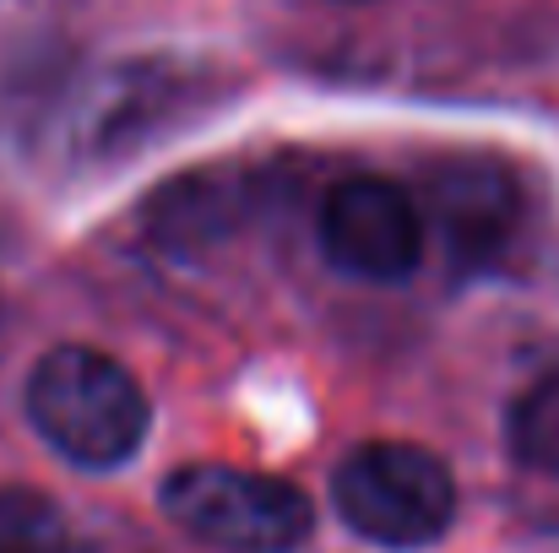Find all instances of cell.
I'll use <instances>...</instances> for the list:
<instances>
[{
	"mask_svg": "<svg viewBox=\"0 0 559 553\" xmlns=\"http://www.w3.org/2000/svg\"><path fill=\"white\" fill-rule=\"evenodd\" d=\"M321 250L343 277L402 282L424 255V212L402 184L354 175L321 201Z\"/></svg>",
	"mask_w": 559,
	"mask_h": 553,
	"instance_id": "277c9868",
	"label": "cell"
},
{
	"mask_svg": "<svg viewBox=\"0 0 559 553\" xmlns=\"http://www.w3.org/2000/svg\"><path fill=\"white\" fill-rule=\"evenodd\" d=\"M66 521L38 489H0V553H60Z\"/></svg>",
	"mask_w": 559,
	"mask_h": 553,
	"instance_id": "52a82bcc",
	"label": "cell"
},
{
	"mask_svg": "<svg viewBox=\"0 0 559 553\" xmlns=\"http://www.w3.org/2000/svg\"><path fill=\"white\" fill-rule=\"evenodd\" d=\"M27 418L49 450L71 467L109 472L126 467L153 423L147 390L131 369L98 348H49L27 374Z\"/></svg>",
	"mask_w": 559,
	"mask_h": 553,
	"instance_id": "6da1fadb",
	"label": "cell"
},
{
	"mask_svg": "<svg viewBox=\"0 0 559 553\" xmlns=\"http://www.w3.org/2000/svg\"><path fill=\"white\" fill-rule=\"evenodd\" d=\"M435 201H440V223L467 250H495L516 223V190L500 169H467V180L440 184Z\"/></svg>",
	"mask_w": 559,
	"mask_h": 553,
	"instance_id": "5b68a950",
	"label": "cell"
},
{
	"mask_svg": "<svg viewBox=\"0 0 559 553\" xmlns=\"http://www.w3.org/2000/svg\"><path fill=\"white\" fill-rule=\"evenodd\" d=\"M511 456L533 472L559 478V369L533 380L511 407Z\"/></svg>",
	"mask_w": 559,
	"mask_h": 553,
	"instance_id": "8992f818",
	"label": "cell"
},
{
	"mask_svg": "<svg viewBox=\"0 0 559 553\" xmlns=\"http://www.w3.org/2000/svg\"><path fill=\"white\" fill-rule=\"evenodd\" d=\"M337 516L374 549H424L456 521L451 467L407 440H370L343 456L332 478Z\"/></svg>",
	"mask_w": 559,
	"mask_h": 553,
	"instance_id": "7a4b0ae2",
	"label": "cell"
},
{
	"mask_svg": "<svg viewBox=\"0 0 559 553\" xmlns=\"http://www.w3.org/2000/svg\"><path fill=\"white\" fill-rule=\"evenodd\" d=\"M164 510L180 532L223 553H294L316 532V510L288 478L223 461L169 472Z\"/></svg>",
	"mask_w": 559,
	"mask_h": 553,
	"instance_id": "3957f363",
	"label": "cell"
}]
</instances>
